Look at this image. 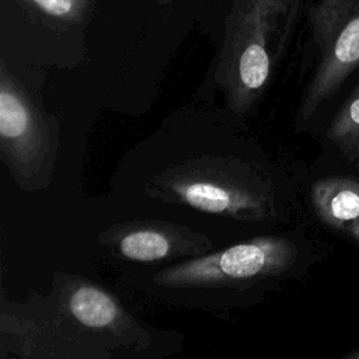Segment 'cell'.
I'll use <instances>...</instances> for the list:
<instances>
[{"label":"cell","instance_id":"obj_1","mask_svg":"<svg viewBox=\"0 0 359 359\" xmlns=\"http://www.w3.org/2000/svg\"><path fill=\"white\" fill-rule=\"evenodd\" d=\"M300 0H234L224 24L216 81L245 116L261 100L297 20Z\"/></svg>","mask_w":359,"mask_h":359},{"label":"cell","instance_id":"obj_2","mask_svg":"<svg viewBox=\"0 0 359 359\" xmlns=\"http://www.w3.org/2000/svg\"><path fill=\"white\" fill-rule=\"evenodd\" d=\"M150 198L244 222L276 213V188L266 171L236 157H195L174 164L146 185Z\"/></svg>","mask_w":359,"mask_h":359},{"label":"cell","instance_id":"obj_3","mask_svg":"<svg viewBox=\"0 0 359 359\" xmlns=\"http://www.w3.org/2000/svg\"><path fill=\"white\" fill-rule=\"evenodd\" d=\"M60 146V123L0 65V154L20 189L49 187Z\"/></svg>","mask_w":359,"mask_h":359},{"label":"cell","instance_id":"obj_4","mask_svg":"<svg viewBox=\"0 0 359 359\" xmlns=\"http://www.w3.org/2000/svg\"><path fill=\"white\" fill-rule=\"evenodd\" d=\"M297 259L299 248L290 238L259 236L171 265L157 272L153 280L165 289H244L283 278Z\"/></svg>","mask_w":359,"mask_h":359},{"label":"cell","instance_id":"obj_5","mask_svg":"<svg viewBox=\"0 0 359 359\" xmlns=\"http://www.w3.org/2000/svg\"><path fill=\"white\" fill-rule=\"evenodd\" d=\"M3 351L34 359H109L112 353L79 331L55 306L49 294H32L25 303L3 299L0 311Z\"/></svg>","mask_w":359,"mask_h":359},{"label":"cell","instance_id":"obj_6","mask_svg":"<svg viewBox=\"0 0 359 359\" xmlns=\"http://www.w3.org/2000/svg\"><path fill=\"white\" fill-rule=\"evenodd\" d=\"M49 297L79 331L100 342L112 356L137 355L153 345V334L123 304L98 283L65 272H55Z\"/></svg>","mask_w":359,"mask_h":359},{"label":"cell","instance_id":"obj_7","mask_svg":"<svg viewBox=\"0 0 359 359\" xmlns=\"http://www.w3.org/2000/svg\"><path fill=\"white\" fill-rule=\"evenodd\" d=\"M98 241L122 259L140 264L191 259L213 251L205 234L163 220L115 223L98 234Z\"/></svg>","mask_w":359,"mask_h":359},{"label":"cell","instance_id":"obj_8","mask_svg":"<svg viewBox=\"0 0 359 359\" xmlns=\"http://www.w3.org/2000/svg\"><path fill=\"white\" fill-rule=\"evenodd\" d=\"M359 67V17L337 34L328 49L321 53L318 67L306 88L299 107V119L306 121L332 97L348 76Z\"/></svg>","mask_w":359,"mask_h":359},{"label":"cell","instance_id":"obj_9","mask_svg":"<svg viewBox=\"0 0 359 359\" xmlns=\"http://www.w3.org/2000/svg\"><path fill=\"white\" fill-rule=\"evenodd\" d=\"M317 216L328 226L349 229L359 222V182L349 178H323L311 188Z\"/></svg>","mask_w":359,"mask_h":359},{"label":"cell","instance_id":"obj_10","mask_svg":"<svg viewBox=\"0 0 359 359\" xmlns=\"http://www.w3.org/2000/svg\"><path fill=\"white\" fill-rule=\"evenodd\" d=\"M359 17V0H317L310 13L311 32L324 53L344 25Z\"/></svg>","mask_w":359,"mask_h":359},{"label":"cell","instance_id":"obj_11","mask_svg":"<svg viewBox=\"0 0 359 359\" xmlns=\"http://www.w3.org/2000/svg\"><path fill=\"white\" fill-rule=\"evenodd\" d=\"M327 139L345 158L359 164V83L337 111Z\"/></svg>","mask_w":359,"mask_h":359},{"label":"cell","instance_id":"obj_12","mask_svg":"<svg viewBox=\"0 0 359 359\" xmlns=\"http://www.w3.org/2000/svg\"><path fill=\"white\" fill-rule=\"evenodd\" d=\"M21 4L35 14L57 22L79 24L87 18L95 0H20Z\"/></svg>","mask_w":359,"mask_h":359},{"label":"cell","instance_id":"obj_13","mask_svg":"<svg viewBox=\"0 0 359 359\" xmlns=\"http://www.w3.org/2000/svg\"><path fill=\"white\" fill-rule=\"evenodd\" d=\"M348 231H349V234H351L353 238H356V240L359 241V222L355 223L353 226H351V227L348 229Z\"/></svg>","mask_w":359,"mask_h":359},{"label":"cell","instance_id":"obj_14","mask_svg":"<svg viewBox=\"0 0 359 359\" xmlns=\"http://www.w3.org/2000/svg\"><path fill=\"white\" fill-rule=\"evenodd\" d=\"M346 358H352V359H359V349H356V351H352V352H349V353L346 355Z\"/></svg>","mask_w":359,"mask_h":359}]
</instances>
